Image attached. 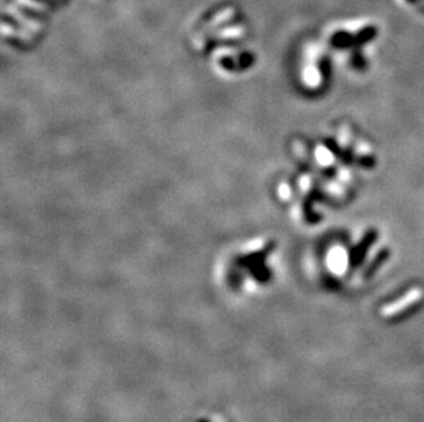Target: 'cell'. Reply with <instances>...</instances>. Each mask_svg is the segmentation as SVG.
<instances>
[{"instance_id":"obj_1","label":"cell","mask_w":424,"mask_h":422,"mask_svg":"<svg viewBox=\"0 0 424 422\" xmlns=\"http://www.w3.org/2000/svg\"><path fill=\"white\" fill-rule=\"evenodd\" d=\"M189 422H234L228 416H225L224 413L221 411H205V413H201L198 416H195L192 420Z\"/></svg>"}]
</instances>
